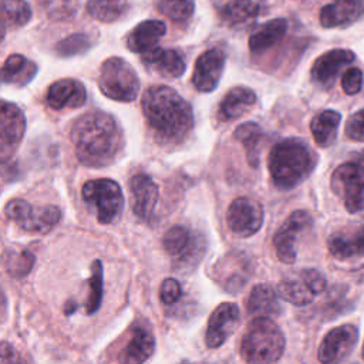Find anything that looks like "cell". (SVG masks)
I'll use <instances>...</instances> for the list:
<instances>
[{
  "mask_svg": "<svg viewBox=\"0 0 364 364\" xmlns=\"http://www.w3.org/2000/svg\"><path fill=\"white\" fill-rule=\"evenodd\" d=\"M37 64L21 54H11L0 68V81L13 85H27L37 74Z\"/></svg>",
  "mask_w": 364,
  "mask_h": 364,
  "instance_id": "cell-29",
  "label": "cell"
},
{
  "mask_svg": "<svg viewBox=\"0 0 364 364\" xmlns=\"http://www.w3.org/2000/svg\"><path fill=\"white\" fill-rule=\"evenodd\" d=\"M355 55L347 48H333L317 57L311 65V80L323 87H330L340 70L354 61Z\"/></svg>",
  "mask_w": 364,
  "mask_h": 364,
  "instance_id": "cell-20",
  "label": "cell"
},
{
  "mask_svg": "<svg viewBox=\"0 0 364 364\" xmlns=\"http://www.w3.org/2000/svg\"><path fill=\"white\" fill-rule=\"evenodd\" d=\"M299 273L306 280V283L309 284V287L314 296L318 293H323L326 290L327 279L323 272H320L317 269H301V270H299Z\"/></svg>",
  "mask_w": 364,
  "mask_h": 364,
  "instance_id": "cell-44",
  "label": "cell"
},
{
  "mask_svg": "<svg viewBox=\"0 0 364 364\" xmlns=\"http://www.w3.org/2000/svg\"><path fill=\"white\" fill-rule=\"evenodd\" d=\"M142 63L148 70L166 78H179L186 70L183 55L173 48L155 47L142 54Z\"/></svg>",
  "mask_w": 364,
  "mask_h": 364,
  "instance_id": "cell-23",
  "label": "cell"
},
{
  "mask_svg": "<svg viewBox=\"0 0 364 364\" xmlns=\"http://www.w3.org/2000/svg\"><path fill=\"white\" fill-rule=\"evenodd\" d=\"M364 16V0H333L320 10V24L326 28L348 26Z\"/></svg>",
  "mask_w": 364,
  "mask_h": 364,
  "instance_id": "cell-24",
  "label": "cell"
},
{
  "mask_svg": "<svg viewBox=\"0 0 364 364\" xmlns=\"http://www.w3.org/2000/svg\"><path fill=\"white\" fill-rule=\"evenodd\" d=\"M289 23L286 18H273L259 26L249 37V50L252 54H263L276 46L286 34Z\"/></svg>",
  "mask_w": 364,
  "mask_h": 364,
  "instance_id": "cell-27",
  "label": "cell"
},
{
  "mask_svg": "<svg viewBox=\"0 0 364 364\" xmlns=\"http://www.w3.org/2000/svg\"><path fill=\"white\" fill-rule=\"evenodd\" d=\"M256 102V94L252 88L245 85H236L230 88L218 108V119L228 122L243 115Z\"/></svg>",
  "mask_w": 364,
  "mask_h": 364,
  "instance_id": "cell-26",
  "label": "cell"
},
{
  "mask_svg": "<svg viewBox=\"0 0 364 364\" xmlns=\"http://www.w3.org/2000/svg\"><path fill=\"white\" fill-rule=\"evenodd\" d=\"M361 355H363V360H364V343H363V348H361Z\"/></svg>",
  "mask_w": 364,
  "mask_h": 364,
  "instance_id": "cell-48",
  "label": "cell"
},
{
  "mask_svg": "<svg viewBox=\"0 0 364 364\" xmlns=\"http://www.w3.org/2000/svg\"><path fill=\"white\" fill-rule=\"evenodd\" d=\"M87 273H80L75 279L77 284H71L64 290L65 296L58 300V311L64 318H91L95 317L107 296V272L104 262L98 257L92 259L87 266Z\"/></svg>",
  "mask_w": 364,
  "mask_h": 364,
  "instance_id": "cell-3",
  "label": "cell"
},
{
  "mask_svg": "<svg viewBox=\"0 0 364 364\" xmlns=\"http://www.w3.org/2000/svg\"><path fill=\"white\" fill-rule=\"evenodd\" d=\"M141 107L148 127L162 144H179L193 128L191 105L168 85H152L145 90Z\"/></svg>",
  "mask_w": 364,
  "mask_h": 364,
  "instance_id": "cell-2",
  "label": "cell"
},
{
  "mask_svg": "<svg viewBox=\"0 0 364 364\" xmlns=\"http://www.w3.org/2000/svg\"><path fill=\"white\" fill-rule=\"evenodd\" d=\"M317 156L300 138H287L270 149L269 172L274 186L290 191L306 181L314 171Z\"/></svg>",
  "mask_w": 364,
  "mask_h": 364,
  "instance_id": "cell-4",
  "label": "cell"
},
{
  "mask_svg": "<svg viewBox=\"0 0 364 364\" xmlns=\"http://www.w3.org/2000/svg\"><path fill=\"white\" fill-rule=\"evenodd\" d=\"M87 90L84 84L74 78H61L53 82L46 92V102L53 109L78 108L85 104Z\"/></svg>",
  "mask_w": 364,
  "mask_h": 364,
  "instance_id": "cell-21",
  "label": "cell"
},
{
  "mask_svg": "<svg viewBox=\"0 0 364 364\" xmlns=\"http://www.w3.org/2000/svg\"><path fill=\"white\" fill-rule=\"evenodd\" d=\"M344 132L347 138L364 142V108L348 117Z\"/></svg>",
  "mask_w": 364,
  "mask_h": 364,
  "instance_id": "cell-40",
  "label": "cell"
},
{
  "mask_svg": "<svg viewBox=\"0 0 364 364\" xmlns=\"http://www.w3.org/2000/svg\"><path fill=\"white\" fill-rule=\"evenodd\" d=\"M226 63V53L220 48H210L202 53L193 68L192 84L200 92L213 91L222 77Z\"/></svg>",
  "mask_w": 364,
  "mask_h": 364,
  "instance_id": "cell-19",
  "label": "cell"
},
{
  "mask_svg": "<svg viewBox=\"0 0 364 364\" xmlns=\"http://www.w3.org/2000/svg\"><path fill=\"white\" fill-rule=\"evenodd\" d=\"M179 364H192L191 361H188V360H182Z\"/></svg>",
  "mask_w": 364,
  "mask_h": 364,
  "instance_id": "cell-47",
  "label": "cell"
},
{
  "mask_svg": "<svg viewBox=\"0 0 364 364\" xmlns=\"http://www.w3.org/2000/svg\"><path fill=\"white\" fill-rule=\"evenodd\" d=\"M331 189L343 199L344 208L350 213L364 209V166L358 162L338 165L330 179Z\"/></svg>",
  "mask_w": 364,
  "mask_h": 364,
  "instance_id": "cell-10",
  "label": "cell"
},
{
  "mask_svg": "<svg viewBox=\"0 0 364 364\" xmlns=\"http://www.w3.org/2000/svg\"><path fill=\"white\" fill-rule=\"evenodd\" d=\"M181 296H182V287L175 279L168 277L162 282L161 289H159V297L164 304L171 306V304L176 303L181 299Z\"/></svg>",
  "mask_w": 364,
  "mask_h": 364,
  "instance_id": "cell-43",
  "label": "cell"
},
{
  "mask_svg": "<svg viewBox=\"0 0 364 364\" xmlns=\"http://www.w3.org/2000/svg\"><path fill=\"white\" fill-rule=\"evenodd\" d=\"M263 219L262 205L246 196L233 199L226 212V223L230 232L240 237L256 235L263 225Z\"/></svg>",
  "mask_w": 364,
  "mask_h": 364,
  "instance_id": "cell-12",
  "label": "cell"
},
{
  "mask_svg": "<svg viewBox=\"0 0 364 364\" xmlns=\"http://www.w3.org/2000/svg\"><path fill=\"white\" fill-rule=\"evenodd\" d=\"M166 26L161 20H145L136 24L127 36V47L132 53L145 54L155 48L158 41L165 36Z\"/></svg>",
  "mask_w": 364,
  "mask_h": 364,
  "instance_id": "cell-25",
  "label": "cell"
},
{
  "mask_svg": "<svg viewBox=\"0 0 364 364\" xmlns=\"http://www.w3.org/2000/svg\"><path fill=\"white\" fill-rule=\"evenodd\" d=\"M82 200L102 225L115 222L124 208V195L119 185L109 178L87 181L81 189Z\"/></svg>",
  "mask_w": 364,
  "mask_h": 364,
  "instance_id": "cell-8",
  "label": "cell"
},
{
  "mask_svg": "<svg viewBox=\"0 0 364 364\" xmlns=\"http://www.w3.org/2000/svg\"><path fill=\"white\" fill-rule=\"evenodd\" d=\"M363 87V71L357 67H351L344 71L341 77V88L347 95L357 94Z\"/></svg>",
  "mask_w": 364,
  "mask_h": 364,
  "instance_id": "cell-41",
  "label": "cell"
},
{
  "mask_svg": "<svg viewBox=\"0 0 364 364\" xmlns=\"http://www.w3.org/2000/svg\"><path fill=\"white\" fill-rule=\"evenodd\" d=\"M156 9L169 20L183 23L192 17L195 0H156Z\"/></svg>",
  "mask_w": 364,
  "mask_h": 364,
  "instance_id": "cell-37",
  "label": "cell"
},
{
  "mask_svg": "<svg viewBox=\"0 0 364 364\" xmlns=\"http://www.w3.org/2000/svg\"><path fill=\"white\" fill-rule=\"evenodd\" d=\"M358 330L354 324H341L331 328L321 340L317 358L321 364H340L355 348Z\"/></svg>",
  "mask_w": 364,
  "mask_h": 364,
  "instance_id": "cell-14",
  "label": "cell"
},
{
  "mask_svg": "<svg viewBox=\"0 0 364 364\" xmlns=\"http://www.w3.org/2000/svg\"><path fill=\"white\" fill-rule=\"evenodd\" d=\"M51 21H70L78 10L80 0H37Z\"/></svg>",
  "mask_w": 364,
  "mask_h": 364,
  "instance_id": "cell-36",
  "label": "cell"
},
{
  "mask_svg": "<svg viewBox=\"0 0 364 364\" xmlns=\"http://www.w3.org/2000/svg\"><path fill=\"white\" fill-rule=\"evenodd\" d=\"M100 91L119 102H131L139 94V78L134 67L121 57L107 58L100 68Z\"/></svg>",
  "mask_w": 364,
  "mask_h": 364,
  "instance_id": "cell-7",
  "label": "cell"
},
{
  "mask_svg": "<svg viewBox=\"0 0 364 364\" xmlns=\"http://www.w3.org/2000/svg\"><path fill=\"white\" fill-rule=\"evenodd\" d=\"M128 9L129 4L127 0H88L85 4L87 13L101 23L119 20Z\"/></svg>",
  "mask_w": 364,
  "mask_h": 364,
  "instance_id": "cell-34",
  "label": "cell"
},
{
  "mask_svg": "<svg viewBox=\"0 0 364 364\" xmlns=\"http://www.w3.org/2000/svg\"><path fill=\"white\" fill-rule=\"evenodd\" d=\"M34 263V257L30 252L23 250L20 253H9V257L6 260V267L10 274L13 276H24L27 274Z\"/></svg>",
  "mask_w": 364,
  "mask_h": 364,
  "instance_id": "cell-39",
  "label": "cell"
},
{
  "mask_svg": "<svg viewBox=\"0 0 364 364\" xmlns=\"http://www.w3.org/2000/svg\"><path fill=\"white\" fill-rule=\"evenodd\" d=\"M358 164H361L364 166V149L360 152V156H358Z\"/></svg>",
  "mask_w": 364,
  "mask_h": 364,
  "instance_id": "cell-46",
  "label": "cell"
},
{
  "mask_svg": "<svg viewBox=\"0 0 364 364\" xmlns=\"http://www.w3.org/2000/svg\"><path fill=\"white\" fill-rule=\"evenodd\" d=\"M235 139L242 144V146L246 151V158L250 166H257L259 165V155H260V146L262 141L264 138V132L262 127L253 121L243 122L236 127Z\"/></svg>",
  "mask_w": 364,
  "mask_h": 364,
  "instance_id": "cell-32",
  "label": "cell"
},
{
  "mask_svg": "<svg viewBox=\"0 0 364 364\" xmlns=\"http://www.w3.org/2000/svg\"><path fill=\"white\" fill-rule=\"evenodd\" d=\"M252 263L245 253L230 252L213 269L215 279L228 293H237L252 276Z\"/></svg>",
  "mask_w": 364,
  "mask_h": 364,
  "instance_id": "cell-16",
  "label": "cell"
},
{
  "mask_svg": "<svg viewBox=\"0 0 364 364\" xmlns=\"http://www.w3.org/2000/svg\"><path fill=\"white\" fill-rule=\"evenodd\" d=\"M26 132V117L13 102L0 100V162L13 156Z\"/></svg>",
  "mask_w": 364,
  "mask_h": 364,
  "instance_id": "cell-13",
  "label": "cell"
},
{
  "mask_svg": "<svg viewBox=\"0 0 364 364\" xmlns=\"http://www.w3.org/2000/svg\"><path fill=\"white\" fill-rule=\"evenodd\" d=\"M6 27H7V23H6V20H4V17H3V14H1V11H0V41L4 38V36H6Z\"/></svg>",
  "mask_w": 364,
  "mask_h": 364,
  "instance_id": "cell-45",
  "label": "cell"
},
{
  "mask_svg": "<svg viewBox=\"0 0 364 364\" xmlns=\"http://www.w3.org/2000/svg\"><path fill=\"white\" fill-rule=\"evenodd\" d=\"M240 320V310L235 303H220L209 316L205 341L209 348L220 347L236 330Z\"/></svg>",
  "mask_w": 364,
  "mask_h": 364,
  "instance_id": "cell-17",
  "label": "cell"
},
{
  "mask_svg": "<svg viewBox=\"0 0 364 364\" xmlns=\"http://www.w3.org/2000/svg\"><path fill=\"white\" fill-rule=\"evenodd\" d=\"M313 223V219L306 210H294L287 219L282 223V226L276 230L273 236V247L276 252V257L284 263L291 264L296 262V243L297 237L307 230Z\"/></svg>",
  "mask_w": 364,
  "mask_h": 364,
  "instance_id": "cell-11",
  "label": "cell"
},
{
  "mask_svg": "<svg viewBox=\"0 0 364 364\" xmlns=\"http://www.w3.org/2000/svg\"><path fill=\"white\" fill-rule=\"evenodd\" d=\"M277 293L283 300L294 306H306L314 299L313 291L299 272L294 276L283 277L277 284Z\"/></svg>",
  "mask_w": 364,
  "mask_h": 364,
  "instance_id": "cell-33",
  "label": "cell"
},
{
  "mask_svg": "<svg viewBox=\"0 0 364 364\" xmlns=\"http://www.w3.org/2000/svg\"><path fill=\"white\" fill-rule=\"evenodd\" d=\"M131 205L139 219H149L159 196L158 185L145 173H136L129 179Z\"/></svg>",
  "mask_w": 364,
  "mask_h": 364,
  "instance_id": "cell-22",
  "label": "cell"
},
{
  "mask_svg": "<svg viewBox=\"0 0 364 364\" xmlns=\"http://www.w3.org/2000/svg\"><path fill=\"white\" fill-rule=\"evenodd\" d=\"M0 364H33L18 348L9 341H0Z\"/></svg>",
  "mask_w": 364,
  "mask_h": 364,
  "instance_id": "cell-42",
  "label": "cell"
},
{
  "mask_svg": "<svg viewBox=\"0 0 364 364\" xmlns=\"http://www.w3.org/2000/svg\"><path fill=\"white\" fill-rule=\"evenodd\" d=\"M162 245L175 267L186 273L192 272L202 260L208 242L200 232L182 225H175L165 232Z\"/></svg>",
  "mask_w": 364,
  "mask_h": 364,
  "instance_id": "cell-6",
  "label": "cell"
},
{
  "mask_svg": "<svg viewBox=\"0 0 364 364\" xmlns=\"http://www.w3.org/2000/svg\"><path fill=\"white\" fill-rule=\"evenodd\" d=\"M247 313L255 317H272L282 313V303L279 296L269 284H256L247 297L246 301Z\"/></svg>",
  "mask_w": 364,
  "mask_h": 364,
  "instance_id": "cell-28",
  "label": "cell"
},
{
  "mask_svg": "<svg viewBox=\"0 0 364 364\" xmlns=\"http://www.w3.org/2000/svg\"><path fill=\"white\" fill-rule=\"evenodd\" d=\"M259 14V4L253 0H229L220 9V20L229 27H242L255 20Z\"/></svg>",
  "mask_w": 364,
  "mask_h": 364,
  "instance_id": "cell-31",
  "label": "cell"
},
{
  "mask_svg": "<svg viewBox=\"0 0 364 364\" xmlns=\"http://www.w3.org/2000/svg\"><path fill=\"white\" fill-rule=\"evenodd\" d=\"M6 216L30 233H47L61 219V209L55 205L34 206L24 199H11L4 206Z\"/></svg>",
  "mask_w": 364,
  "mask_h": 364,
  "instance_id": "cell-9",
  "label": "cell"
},
{
  "mask_svg": "<svg viewBox=\"0 0 364 364\" xmlns=\"http://www.w3.org/2000/svg\"><path fill=\"white\" fill-rule=\"evenodd\" d=\"M155 351V336L149 324L144 320L135 321L127 338V343L118 353L119 364H145Z\"/></svg>",
  "mask_w": 364,
  "mask_h": 364,
  "instance_id": "cell-15",
  "label": "cell"
},
{
  "mask_svg": "<svg viewBox=\"0 0 364 364\" xmlns=\"http://www.w3.org/2000/svg\"><path fill=\"white\" fill-rule=\"evenodd\" d=\"M341 121V114L334 109H324L317 114L310 122V131L314 142L320 148L333 145L337 138V129Z\"/></svg>",
  "mask_w": 364,
  "mask_h": 364,
  "instance_id": "cell-30",
  "label": "cell"
},
{
  "mask_svg": "<svg viewBox=\"0 0 364 364\" xmlns=\"http://www.w3.org/2000/svg\"><path fill=\"white\" fill-rule=\"evenodd\" d=\"M286 348L282 328L270 317H255L247 324L242 341L240 357L247 364H274Z\"/></svg>",
  "mask_w": 364,
  "mask_h": 364,
  "instance_id": "cell-5",
  "label": "cell"
},
{
  "mask_svg": "<svg viewBox=\"0 0 364 364\" xmlns=\"http://www.w3.org/2000/svg\"><path fill=\"white\" fill-rule=\"evenodd\" d=\"M331 256L338 260H351L364 256V216L360 222L333 232L327 239Z\"/></svg>",
  "mask_w": 364,
  "mask_h": 364,
  "instance_id": "cell-18",
  "label": "cell"
},
{
  "mask_svg": "<svg viewBox=\"0 0 364 364\" xmlns=\"http://www.w3.org/2000/svg\"><path fill=\"white\" fill-rule=\"evenodd\" d=\"M91 37L84 33H75L63 38L55 46V51L60 57H73L85 53L91 47Z\"/></svg>",
  "mask_w": 364,
  "mask_h": 364,
  "instance_id": "cell-38",
  "label": "cell"
},
{
  "mask_svg": "<svg viewBox=\"0 0 364 364\" xmlns=\"http://www.w3.org/2000/svg\"><path fill=\"white\" fill-rule=\"evenodd\" d=\"M0 11L11 27L26 26L31 20V7L26 0H0Z\"/></svg>",
  "mask_w": 364,
  "mask_h": 364,
  "instance_id": "cell-35",
  "label": "cell"
},
{
  "mask_svg": "<svg viewBox=\"0 0 364 364\" xmlns=\"http://www.w3.org/2000/svg\"><path fill=\"white\" fill-rule=\"evenodd\" d=\"M70 138L77 159L92 168L111 165L124 148V135L118 122L111 114L100 109L80 115L71 125Z\"/></svg>",
  "mask_w": 364,
  "mask_h": 364,
  "instance_id": "cell-1",
  "label": "cell"
}]
</instances>
